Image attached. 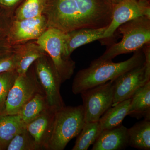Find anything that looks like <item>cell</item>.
I'll use <instances>...</instances> for the list:
<instances>
[{"mask_svg":"<svg viewBox=\"0 0 150 150\" xmlns=\"http://www.w3.org/2000/svg\"><path fill=\"white\" fill-rule=\"evenodd\" d=\"M128 115L150 120V81L140 87L131 98Z\"/></svg>","mask_w":150,"mask_h":150,"instance_id":"cell-16","label":"cell"},{"mask_svg":"<svg viewBox=\"0 0 150 150\" xmlns=\"http://www.w3.org/2000/svg\"><path fill=\"white\" fill-rule=\"evenodd\" d=\"M57 110L54 108H48L25 126L26 130L35 141L39 150L47 149Z\"/></svg>","mask_w":150,"mask_h":150,"instance_id":"cell-12","label":"cell"},{"mask_svg":"<svg viewBox=\"0 0 150 150\" xmlns=\"http://www.w3.org/2000/svg\"><path fill=\"white\" fill-rule=\"evenodd\" d=\"M145 60L142 48L134 52L130 59L119 63L95 59L89 67L77 73L72 86L73 93L79 94L88 89L113 81L129 70L143 65Z\"/></svg>","mask_w":150,"mask_h":150,"instance_id":"cell-2","label":"cell"},{"mask_svg":"<svg viewBox=\"0 0 150 150\" xmlns=\"http://www.w3.org/2000/svg\"><path fill=\"white\" fill-rule=\"evenodd\" d=\"M149 81L144 63L118 76L112 81L114 88L112 106L131 98L140 87Z\"/></svg>","mask_w":150,"mask_h":150,"instance_id":"cell-11","label":"cell"},{"mask_svg":"<svg viewBox=\"0 0 150 150\" xmlns=\"http://www.w3.org/2000/svg\"><path fill=\"white\" fill-rule=\"evenodd\" d=\"M18 75L16 70L0 74V114L4 111L7 97Z\"/></svg>","mask_w":150,"mask_h":150,"instance_id":"cell-24","label":"cell"},{"mask_svg":"<svg viewBox=\"0 0 150 150\" xmlns=\"http://www.w3.org/2000/svg\"><path fill=\"white\" fill-rule=\"evenodd\" d=\"M114 5L108 0H47L43 15L48 28L63 33L102 28L110 24Z\"/></svg>","mask_w":150,"mask_h":150,"instance_id":"cell-1","label":"cell"},{"mask_svg":"<svg viewBox=\"0 0 150 150\" xmlns=\"http://www.w3.org/2000/svg\"><path fill=\"white\" fill-rule=\"evenodd\" d=\"M25 126L18 114H0V150H6L11 141Z\"/></svg>","mask_w":150,"mask_h":150,"instance_id":"cell-17","label":"cell"},{"mask_svg":"<svg viewBox=\"0 0 150 150\" xmlns=\"http://www.w3.org/2000/svg\"><path fill=\"white\" fill-rule=\"evenodd\" d=\"M17 57L13 52L0 56V74L14 71L16 69Z\"/></svg>","mask_w":150,"mask_h":150,"instance_id":"cell-25","label":"cell"},{"mask_svg":"<svg viewBox=\"0 0 150 150\" xmlns=\"http://www.w3.org/2000/svg\"><path fill=\"white\" fill-rule=\"evenodd\" d=\"M112 4H118L119 2L121 1L122 0H108Z\"/></svg>","mask_w":150,"mask_h":150,"instance_id":"cell-29","label":"cell"},{"mask_svg":"<svg viewBox=\"0 0 150 150\" xmlns=\"http://www.w3.org/2000/svg\"><path fill=\"white\" fill-rule=\"evenodd\" d=\"M131 98L110 107L100 118L102 130L110 129L122 124L123 119L128 115Z\"/></svg>","mask_w":150,"mask_h":150,"instance_id":"cell-19","label":"cell"},{"mask_svg":"<svg viewBox=\"0 0 150 150\" xmlns=\"http://www.w3.org/2000/svg\"><path fill=\"white\" fill-rule=\"evenodd\" d=\"M129 146L143 150L150 149V120L144 119L127 129Z\"/></svg>","mask_w":150,"mask_h":150,"instance_id":"cell-18","label":"cell"},{"mask_svg":"<svg viewBox=\"0 0 150 150\" xmlns=\"http://www.w3.org/2000/svg\"><path fill=\"white\" fill-rule=\"evenodd\" d=\"M50 106L44 93L35 95L22 108L18 115L25 125L41 115Z\"/></svg>","mask_w":150,"mask_h":150,"instance_id":"cell-20","label":"cell"},{"mask_svg":"<svg viewBox=\"0 0 150 150\" xmlns=\"http://www.w3.org/2000/svg\"><path fill=\"white\" fill-rule=\"evenodd\" d=\"M12 51V46L9 43L7 37L0 38V56Z\"/></svg>","mask_w":150,"mask_h":150,"instance_id":"cell-28","label":"cell"},{"mask_svg":"<svg viewBox=\"0 0 150 150\" xmlns=\"http://www.w3.org/2000/svg\"><path fill=\"white\" fill-rule=\"evenodd\" d=\"M116 31L122 34V39L110 44L98 61H112L121 54L132 53L142 49L150 43V18H137L121 25Z\"/></svg>","mask_w":150,"mask_h":150,"instance_id":"cell-3","label":"cell"},{"mask_svg":"<svg viewBox=\"0 0 150 150\" xmlns=\"http://www.w3.org/2000/svg\"><path fill=\"white\" fill-rule=\"evenodd\" d=\"M113 83L109 81L81 93L83 101L85 123L96 122L111 107L113 99Z\"/></svg>","mask_w":150,"mask_h":150,"instance_id":"cell-8","label":"cell"},{"mask_svg":"<svg viewBox=\"0 0 150 150\" xmlns=\"http://www.w3.org/2000/svg\"><path fill=\"white\" fill-rule=\"evenodd\" d=\"M141 16L150 18V1L122 0L114 5L112 20L101 40L112 37L121 25Z\"/></svg>","mask_w":150,"mask_h":150,"instance_id":"cell-9","label":"cell"},{"mask_svg":"<svg viewBox=\"0 0 150 150\" xmlns=\"http://www.w3.org/2000/svg\"><path fill=\"white\" fill-rule=\"evenodd\" d=\"M13 16V13L0 7V38L7 37Z\"/></svg>","mask_w":150,"mask_h":150,"instance_id":"cell-26","label":"cell"},{"mask_svg":"<svg viewBox=\"0 0 150 150\" xmlns=\"http://www.w3.org/2000/svg\"><path fill=\"white\" fill-rule=\"evenodd\" d=\"M23 0H0V7L14 13Z\"/></svg>","mask_w":150,"mask_h":150,"instance_id":"cell-27","label":"cell"},{"mask_svg":"<svg viewBox=\"0 0 150 150\" xmlns=\"http://www.w3.org/2000/svg\"><path fill=\"white\" fill-rule=\"evenodd\" d=\"M103 131L99 121L85 123L77 136L72 150H87L93 145Z\"/></svg>","mask_w":150,"mask_h":150,"instance_id":"cell-21","label":"cell"},{"mask_svg":"<svg viewBox=\"0 0 150 150\" xmlns=\"http://www.w3.org/2000/svg\"><path fill=\"white\" fill-rule=\"evenodd\" d=\"M33 65L49 106L57 110L65 106L60 93L62 80L51 58L47 54L37 59Z\"/></svg>","mask_w":150,"mask_h":150,"instance_id":"cell-7","label":"cell"},{"mask_svg":"<svg viewBox=\"0 0 150 150\" xmlns=\"http://www.w3.org/2000/svg\"><path fill=\"white\" fill-rule=\"evenodd\" d=\"M138 1H150V0H138Z\"/></svg>","mask_w":150,"mask_h":150,"instance_id":"cell-30","label":"cell"},{"mask_svg":"<svg viewBox=\"0 0 150 150\" xmlns=\"http://www.w3.org/2000/svg\"><path fill=\"white\" fill-rule=\"evenodd\" d=\"M64 36V33L49 28L35 40L51 58L62 83L71 79L76 68L74 61L66 56Z\"/></svg>","mask_w":150,"mask_h":150,"instance_id":"cell-5","label":"cell"},{"mask_svg":"<svg viewBox=\"0 0 150 150\" xmlns=\"http://www.w3.org/2000/svg\"><path fill=\"white\" fill-rule=\"evenodd\" d=\"M44 93L33 64L24 75H18L9 92L1 114L17 115L25 103L35 95Z\"/></svg>","mask_w":150,"mask_h":150,"instance_id":"cell-6","label":"cell"},{"mask_svg":"<svg viewBox=\"0 0 150 150\" xmlns=\"http://www.w3.org/2000/svg\"><path fill=\"white\" fill-rule=\"evenodd\" d=\"M108 26L99 28H80L64 33V46L66 56L70 57L76 48L102 39L103 35Z\"/></svg>","mask_w":150,"mask_h":150,"instance_id":"cell-14","label":"cell"},{"mask_svg":"<svg viewBox=\"0 0 150 150\" xmlns=\"http://www.w3.org/2000/svg\"><path fill=\"white\" fill-rule=\"evenodd\" d=\"M127 129L122 124L103 130L94 143L92 150H121L129 146Z\"/></svg>","mask_w":150,"mask_h":150,"instance_id":"cell-13","label":"cell"},{"mask_svg":"<svg viewBox=\"0 0 150 150\" xmlns=\"http://www.w3.org/2000/svg\"><path fill=\"white\" fill-rule=\"evenodd\" d=\"M6 150H39L35 141L25 128L15 136Z\"/></svg>","mask_w":150,"mask_h":150,"instance_id":"cell-23","label":"cell"},{"mask_svg":"<svg viewBox=\"0 0 150 150\" xmlns=\"http://www.w3.org/2000/svg\"><path fill=\"white\" fill-rule=\"evenodd\" d=\"M85 123L82 105L66 106L56 110L48 150H63L77 137Z\"/></svg>","mask_w":150,"mask_h":150,"instance_id":"cell-4","label":"cell"},{"mask_svg":"<svg viewBox=\"0 0 150 150\" xmlns=\"http://www.w3.org/2000/svg\"><path fill=\"white\" fill-rule=\"evenodd\" d=\"M12 51L17 57L16 71L18 75L25 74L37 59L47 54L35 40L12 46Z\"/></svg>","mask_w":150,"mask_h":150,"instance_id":"cell-15","label":"cell"},{"mask_svg":"<svg viewBox=\"0 0 150 150\" xmlns=\"http://www.w3.org/2000/svg\"><path fill=\"white\" fill-rule=\"evenodd\" d=\"M44 15L22 20H13L7 38L11 46L36 40L48 29Z\"/></svg>","mask_w":150,"mask_h":150,"instance_id":"cell-10","label":"cell"},{"mask_svg":"<svg viewBox=\"0 0 150 150\" xmlns=\"http://www.w3.org/2000/svg\"><path fill=\"white\" fill-rule=\"evenodd\" d=\"M47 0H23L13 13V20L32 18L43 15Z\"/></svg>","mask_w":150,"mask_h":150,"instance_id":"cell-22","label":"cell"}]
</instances>
